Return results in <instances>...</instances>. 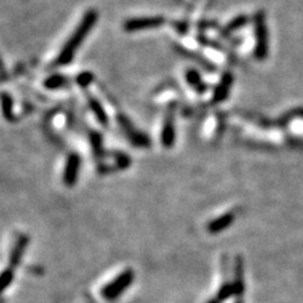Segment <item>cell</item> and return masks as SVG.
I'll use <instances>...</instances> for the list:
<instances>
[{
  "label": "cell",
  "mask_w": 303,
  "mask_h": 303,
  "mask_svg": "<svg viewBox=\"0 0 303 303\" xmlns=\"http://www.w3.org/2000/svg\"><path fill=\"white\" fill-rule=\"evenodd\" d=\"M89 104H90V108H91V110L94 111L95 116H96L97 121L101 124V125H106L108 124V114L105 113V109L103 108V105H101V103L97 99H95V97H89Z\"/></svg>",
  "instance_id": "8fae6325"
},
{
  "label": "cell",
  "mask_w": 303,
  "mask_h": 303,
  "mask_svg": "<svg viewBox=\"0 0 303 303\" xmlns=\"http://www.w3.org/2000/svg\"><path fill=\"white\" fill-rule=\"evenodd\" d=\"M28 244H29L28 236L24 235V234L18 236V239L15 240L14 245H13L12 250H10V254H9V260H8V265H9V267L14 268L15 269V268L20 264L23 257H24V252H26L27 246H28Z\"/></svg>",
  "instance_id": "ba28073f"
},
{
  "label": "cell",
  "mask_w": 303,
  "mask_h": 303,
  "mask_svg": "<svg viewBox=\"0 0 303 303\" xmlns=\"http://www.w3.org/2000/svg\"><path fill=\"white\" fill-rule=\"evenodd\" d=\"M80 166H81V158H80L79 154L76 153L68 154L67 159H66L65 167H63V173H62V182L66 187L71 188L77 183V180H79Z\"/></svg>",
  "instance_id": "277c9868"
},
{
  "label": "cell",
  "mask_w": 303,
  "mask_h": 303,
  "mask_svg": "<svg viewBox=\"0 0 303 303\" xmlns=\"http://www.w3.org/2000/svg\"><path fill=\"white\" fill-rule=\"evenodd\" d=\"M231 84H233V77L229 75V73L224 75V77L221 79V82H220V85L216 87V91H215V95H214L215 103H221V101L228 96Z\"/></svg>",
  "instance_id": "30bf717a"
},
{
  "label": "cell",
  "mask_w": 303,
  "mask_h": 303,
  "mask_svg": "<svg viewBox=\"0 0 303 303\" xmlns=\"http://www.w3.org/2000/svg\"><path fill=\"white\" fill-rule=\"evenodd\" d=\"M187 80H188V84H190L192 87H195V89L197 90V92H204L205 85L202 84V81H200L198 73L193 72V71H190L187 75Z\"/></svg>",
  "instance_id": "4fadbf2b"
},
{
  "label": "cell",
  "mask_w": 303,
  "mask_h": 303,
  "mask_svg": "<svg viewBox=\"0 0 303 303\" xmlns=\"http://www.w3.org/2000/svg\"><path fill=\"white\" fill-rule=\"evenodd\" d=\"M66 84V79L63 76H52L46 80V86L48 89H58Z\"/></svg>",
  "instance_id": "5bb4252c"
},
{
  "label": "cell",
  "mask_w": 303,
  "mask_h": 303,
  "mask_svg": "<svg viewBox=\"0 0 303 303\" xmlns=\"http://www.w3.org/2000/svg\"><path fill=\"white\" fill-rule=\"evenodd\" d=\"M134 270L130 269V268L124 269L116 277H114L110 282H108L105 286H103V288L100 289V296L108 302L116 301L132 286L133 282H134Z\"/></svg>",
  "instance_id": "7a4b0ae2"
},
{
  "label": "cell",
  "mask_w": 303,
  "mask_h": 303,
  "mask_svg": "<svg viewBox=\"0 0 303 303\" xmlns=\"http://www.w3.org/2000/svg\"><path fill=\"white\" fill-rule=\"evenodd\" d=\"M254 57L258 61H264L268 57V53H269V33H268L265 13L262 10L254 15Z\"/></svg>",
  "instance_id": "3957f363"
},
{
  "label": "cell",
  "mask_w": 303,
  "mask_h": 303,
  "mask_svg": "<svg viewBox=\"0 0 303 303\" xmlns=\"http://www.w3.org/2000/svg\"><path fill=\"white\" fill-rule=\"evenodd\" d=\"M15 277V269L14 268L9 267L8 265L7 268H4L2 272V277H0V283H2V293H5L8 288L13 284V281H14Z\"/></svg>",
  "instance_id": "7c38bea8"
},
{
  "label": "cell",
  "mask_w": 303,
  "mask_h": 303,
  "mask_svg": "<svg viewBox=\"0 0 303 303\" xmlns=\"http://www.w3.org/2000/svg\"><path fill=\"white\" fill-rule=\"evenodd\" d=\"M174 139H176L174 119H173V114L169 111L168 115L166 116V120H164L163 129H162V134H161L162 144H163L166 148H171L174 145Z\"/></svg>",
  "instance_id": "9c48e42d"
},
{
  "label": "cell",
  "mask_w": 303,
  "mask_h": 303,
  "mask_svg": "<svg viewBox=\"0 0 303 303\" xmlns=\"http://www.w3.org/2000/svg\"><path fill=\"white\" fill-rule=\"evenodd\" d=\"M164 23L162 17H145V18H134L129 19L124 24V29L127 32H138L144 31V29L158 28Z\"/></svg>",
  "instance_id": "8992f818"
},
{
  "label": "cell",
  "mask_w": 303,
  "mask_h": 303,
  "mask_svg": "<svg viewBox=\"0 0 303 303\" xmlns=\"http://www.w3.org/2000/svg\"><path fill=\"white\" fill-rule=\"evenodd\" d=\"M234 221H235V212L228 211L225 214L219 215L217 217L212 219L211 221H209L206 230L211 235H216V234H220L221 231L230 228L234 224Z\"/></svg>",
  "instance_id": "52a82bcc"
},
{
  "label": "cell",
  "mask_w": 303,
  "mask_h": 303,
  "mask_svg": "<svg viewBox=\"0 0 303 303\" xmlns=\"http://www.w3.org/2000/svg\"><path fill=\"white\" fill-rule=\"evenodd\" d=\"M119 124H120V127L123 128L127 138L129 139V142L132 143L134 147H138V148L149 147L150 145L149 138H148L145 134H143L142 132H139V130L135 129V128L133 127V124L130 123L128 119L124 118L123 115L119 116Z\"/></svg>",
  "instance_id": "5b68a950"
},
{
  "label": "cell",
  "mask_w": 303,
  "mask_h": 303,
  "mask_svg": "<svg viewBox=\"0 0 303 303\" xmlns=\"http://www.w3.org/2000/svg\"><path fill=\"white\" fill-rule=\"evenodd\" d=\"M96 20L97 13L95 12V10H89V12L85 14V17L82 18V22L80 23L79 27L75 29L72 36L68 38V41L65 43V46H63V48L60 52V55H58V57L56 58V65L65 66L72 61L77 49L81 46L84 39L87 37V34L90 33V31L94 28Z\"/></svg>",
  "instance_id": "6da1fadb"
}]
</instances>
